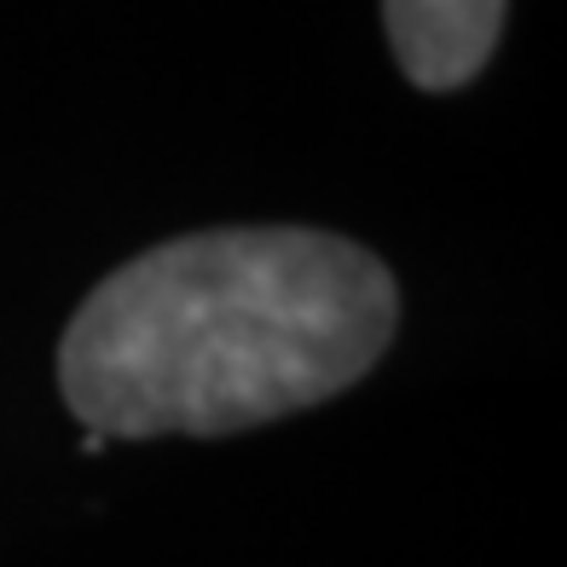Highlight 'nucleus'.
I'll return each instance as SVG.
<instances>
[{"label":"nucleus","mask_w":567,"mask_h":567,"mask_svg":"<svg viewBox=\"0 0 567 567\" xmlns=\"http://www.w3.org/2000/svg\"><path fill=\"white\" fill-rule=\"evenodd\" d=\"M400 290L365 244L220 226L134 255L75 307L59 389L87 434H244L353 389L394 342Z\"/></svg>","instance_id":"nucleus-1"},{"label":"nucleus","mask_w":567,"mask_h":567,"mask_svg":"<svg viewBox=\"0 0 567 567\" xmlns=\"http://www.w3.org/2000/svg\"><path fill=\"white\" fill-rule=\"evenodd\" d=\"M382 23L405 82L452 93L493 59L504 0H382Z\"/></svg>","instance_id":"nucleus-2"}]
</instances>
